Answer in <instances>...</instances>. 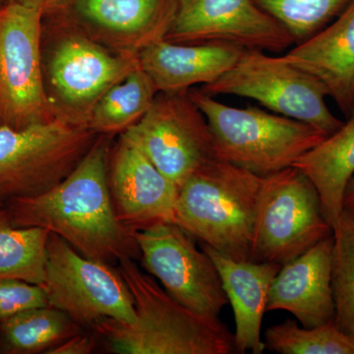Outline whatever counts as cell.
<instances>
[{
	"mask_svg": "<svg viewBox=\"0 0 354 354\" xmlns=\"http://www.w3.org/2000/svg\"><path fill=\"white\" fill-rule=\"evenodd\" d=\"M111 136L99 135L82 162L39 196L4 205L16 227H39L62 237L88 259L120 262L140 255L132 232L114 211L108 180Z\"/></svg>",
	"mask_w": 354,
	"mask_h": 354,
	"instance_id": "6da1fadb",
	"label": "cell"
},
{
	"mask_svg": "<svg viewBox=\"0 0 354 354\" xmlns=\"http://www.w3.org/2000/svg\"><path fill=\"white\" fill-rule=\"evenodd\" d=\"M118 270L131 292L136 319L130 324L102 319L93 326L113 353H236L234 335L220 318L200 315L178 304L132 258L121 259Z\"/></svg>",
	"mask_w": 354,
	"mask_h": 354,
	"instance_id": "7a4b0ae2",
	"label": "cell"
},
{
	"mask_svg": "<svg viewBox=\"0 0 354 354\" xmlns=\"http://www.w3.org/2000/svg\"><path fill=\"white\" fill-rule=\"evenodd\" d=\"M41 64L55 120L84 127L102 95L140 66L139 55L111 50L57 14L44 16Z\"/></svg>",
	"mask_w": 354,
	"mask_h": 354,
	"instance_id": "3957f363",
	"label": "cell"
},
{
	"mask_svg": "<svg viewBox=\"0 0 354 354\" xmlns=\"http://www.w3.org/2000/svg\"><path fill=\"white\" fill-rule=\"evenodd\" d=\"M263 177L214 158L179 187L174 223L236 261H253Z\"/></svg>",
	"mask_w": 354,
	"mask_h": 354,
	"instance_id": "277c9868",
	"label": "cell"
},
{
	"mask_svg": "<svg viewBox=\"0 0 354 354\" xmlns=\"http://www.w3.org/2000/svg\"><path fill=\"white\" fill-rule=\"evenodd\" d=\"M188 94L208 121L215 158L259 176L292 167L328 136L302 121L256 106H228L200 88Z\"/></svg>",
	"mask_w": 354,
	"mask_h": 354,
	"instance_id": "5b68a950",
	"label": "cell"
},
{
	"mask_svg": "<svg viewBox=\"0 0 354 354\" xmlns=\"http://www.w3.org/2000/svg\"><path fill=\"white\" fill-rule=\"evenodd\" d=\"M99 135L59 120L0 127V201L39 196L82 162Z\"/></svg>",
	"mask_w": 354,
	"mask_h": 354,
	"instance_id": "8992f818",
	"label": "cell"
},
{
	"mask_svg": "<svg viewBox=\"0 0 354 354\" xmlns=\"http://www.w3.org/2000/svg\"><path fill=\"white\" fill-rule=\"evenodd\" d=\"M200 90L213 97L252 99L274 113L302 121L328 136L344 124L328 108L329 94L320 80L264 50H244L232 69Z\"/></svg>",
	"mask_w": 354,
	"mask_h": 354,
	"instance_id": "52a82bcc",
	"label": "cell"
},
{
	"mask_svg": "<svg viewBox=\"0 0 354 354\" xmlns=\"http://www.w3.org/2000/svg\"><path fill=\"white\" fill-rule=\"evenodd\" d=\"M334 234L315 185L295 167L263 177L253 261L285 265Z\"/></svg>",
	"mask_w": 354,
	"mask_h": 354,
	"instance_id": "ba28073f",
	"label": "cell"
},
{
	"mask_svg": "<svg viewBox=\"0 0 354 354\" xmlns=\"http://www.w3.org/2000/svg\"><path fill=\"white\" fill-rule=\"evenodd\" d=\"M43 21L39 9L0 6V127L22 129L55 120L44 88Z\"/></svg>",
	"mask_w": 354,
	"mask_h": 354,
	"instance_id": "9c48e42d",
	"label": "cell"
},
{
	"mask_svg": "<svg viewBox=\"0 0 354 354\" xmlns=\"http://www.w3.org/2000/svg\"><path fill=\"white\" fill-rule=\"evenodd\" d=\"M43 286L50 306L79 325L94 326L102 319L130 324L136 319L131 292L120 271L88 259L53 232L46 247Z\"/></svg>",
	"mask_w": 354,
	"mask_h": 354,
	"instance_id": "30bf717a",
	"label": "cell"
},
{
	"mask_svg": "<svg viewBox=\"0 0 354 354\" xmlns=\"http://www.w3.org/2000/svg\"><path fill=\"white\" fill-rule=\"evenodd\" d=\"M121 134L178 187L215 158L208 121L188 91L158 93L145 115Z\"/></svg>",
	"mask_w": 354,
	"mask_h": 354,
	"instance_id": "8fae6325",
	"label": "cell"
},
{
	"mask_svg": "<svg viewBox=\"0 0 354 354\" xmlns=\"http://www.w3.org/2000/svg\"><path fill=\"white\" fill-rule=\"evenodd\" d=\"M144 268L178 304L200 315L218 318L228 304L215 263L192 235L176 223L133 230Z\"/></svg>",
	"mask_w": 354,
	"mask_h": 354,
	"instance_id": "7c38bea8",
	"label": "cell"
},
{
	"mask_svg": "<svg viewBox=\"0 0 354 354\" xmlns=\"http://www.w3.org/2000/svg\"><path fill=\"white\" fill-rule=\"evenodd\" d=\"M165 39L177 44L225 43L281 53L295 39L254 0H176Z\"/></svg>",
	"mask_w": 354,
	"mask_h": 354,
	"instance_id": "4fadbf2b",
	"label": "cell"
},
{
	"mask_svg": "<svg viewBox=\"0 0 354 354\" xmlns=\"http://www.w3.org/2000/svg\"><path fill=\"white\" fill-rule=\"evenodd\" d=\"M176 10V0H69L53 14L111 50L139 55L165 39Z\"/></svg>",
	"mask_w": 354,
	"mask_h": 354,
	"instance_id": "5bb4252c",
	"label": "cell"
},
{
	"mask_svg": "<svg viewBox=\"0 0 354 354\" xmlns=\"http://www.w3.org/2000/svg\"><path fill=\"white\" fill-rule=\"evenodd\" d=\"M108 180L116 216L130 230L176 221L178 186L122 134L109 152Z\"/></svg>",
	"mask_w": 354,
	"mask_h": 354,
	"instance_id": "9a60e30c",
	"label": "cell"
},
{
	"mask_svg": "<svg viewBox=\"0 0 354 354\" xmlns=\"http://www.w3.org/2000/svg\"><path fill=\"white\" fill-rule=\"evenodd\" d=\"M333 250L334 234L281 266L272 281L267 312L283 310L305 328L334 322Z\"/></svg>",
	"mask_w": 354,
	"mask_h": 354,
	"instance_id": "2e32d148",
	"label": "cell"
},
{
	"mask_svg": "<svg viewBox=\"0 0 354 354\" xmlns=\"http://www.w3.org/2000/svg\"><path fill=\"white\" fill-rule=\"evenodd\" d=\"M283 58L320 80L348 118L354 111V0L330 24Z\"/></svg>",
	"mask_w": 354,
	"mask_h": 354,
	"instance_id": "e0dca14e",
	"label": "cell"
},
{
	"mask_svg": "<svg viewBox=\"0 0 354 354\" xmlns=\"http://www.w3.org/2000/svg\"><path fill=\"white\" fill-rule=\"evenodd\" d=\"M243 51L232 44H177L162 39L140 51L139 62L158 93H180L215 82Z\"/></svg>",
	"mask_w": 354,
	"mask_h": 354,
	"instance_id": "ac0fdd59",
	"label": "cell"
},
{
	"mask_svg": "<svg viewBox=\"0 0 354 354\" xmlns=\"http://www.w3.org/2000/svg\"><path fill=\"white\" fill-rule=\"evenodd\" d=\"M202 249L215 263L228 304L234 310L236 353L262 354L263 317L267 312L272 281L281 265L256 261H236L202 243Z\"/></svg>",
	"mask_w": 354,
	"mask_h": 354,
	"instance_id": "d6986e66",
	"label": "cell"
},
{
	"mask_svg": "<svg viewBox=\"0 0 354 354\" xmlns=\"http://www.w3.org/2000/svg\"><path fill=\"white\" fill-rule=\"evenodd\" d=\"M292 167L315 185L334 230L344 212L346 187L354 176V111L339 130L305 153Z\"/></svg>",
	"mask_w": 354,
	"mask_h": 354,
	"instance_id": "ffe728a7",
	"label": "cell"
},
{
	"mask_svg": "<svg viewBox=\"0 0 354 354\" xmlns=\"http://www.w3.org/2000/svg\"><path fill=\"white\" fill-rule=\"evenodd\" d=\"M158 93L140 65L102 95L91 113L88 128L95 134L109 136L127 131L145 115Z\"/></svg>",
	"mask_w": 354,
	"mask_h": 354,
	"instance_id": "44dd1931",
	"label": "cell"
},
{
	"mask_svg": "<svg viewBox=\"0 0 354 354\" xmlns=\"http://www.w3.org/2000/svg\"><path fill=\"white\" fill-rule=\"evenodd\" d=\"M79 326L62 310L53 306L37 307L0 322V334L9 353H46L80 334Z\"/></svg>",
	"mask_w": 354,
	"mask_h": 354,
	"instance_id": "7402d4cb",
	"label": "cell"
},
{
	"mask_svg": "<svg viewBox=\"0 0 354 354\" xmlns=\"http://www.w3.org/2000/svg\"><path fill=\"white\" fill-rule=\"evenodd\" d=\"M50 230L16 227L4 206L0 208V279H21L44 286Z\"/></svg>",
	"mask_w": 354,
	"mask_h": 354,
	"instance_id": "603a6c76",
	"label": "cell"
},
{
	"mask_svg": "<svg viewBox=\"0 0 354 354\" xmlns=\"http://www.w3.org/2000/svg\"><path fill=\"white\" fill-rule=\"evenodd\" d=\"M264 342L266 349L279 354H354V339L334 322L305 328L288 319L266 330Z\"/></svg>",
	"mask_w": 354,
	"mask_h": 354,
	"instance_id": "cb8c5ba5",
	"label": "cell"
},
{
	"mask_svg": "<svg viewBox=\"0 0 354 354\" xmlns=\"http://www.w3.org/2000/svg\"><path fill=\"white\" fill-rule=\"evenodd\" d=\"M332 288L335 325L354 339V213L348 209L334 228Z\"/></svg>",
	"mask_w": 354,
	"mask_h": 354,
	"instance_id": "d4e9b609",
	"label": "cell"
},
{
	"mask_svg": "<svg viewBox=\"0 0 354 354\" xmlns=\"http://www.w3.org/2000/svg\"><path fill=\"white\" fill-rule=\"evenodd\" d=\"M266 13L302 43L320 32L342 12L351 0H254Z\"/></svg>",
	"mask_w": 354,
	"mask_h": 354,
	"instance_id": "484cf974",
	"label": "cell"
},
{
	"mask_svg": "<svg viewBox=\"0 0 354 354\" xmlns=\"http://www.w3.org/2000/svg\"><path fill=\"white\" fill-rule=\"evenodd\" d=\"M50 306L43 286L21 279H0V322L25 310Z\"/></svg>",
	"mask_w": 354,
	"mask_h": 354,
	"instance_id": "4316f807",
	"label": "cell"
},
{
	"mask_svg": "<svg viewBox=\"0 0 354 354\" xmlns=\"http://www.w3.org/2000/svg\"><path fill=\"white\" fill-rule=\"evenodd\" d=\"M95 339L91 335L77 334L46 351L48 354H88L95 348Z\"/></svg>",
	"mask_w": 354,
	"mask_h": 354,
	"instance_id": "83f0119b",
	"label": "cell"
},
{
	"mask_svg": "<svg viewBox=\"0 0 354 354\" xmlns=\"http://www.w3.org/2000/svg\"><path fill=\"white\" fill-rule=\"evenodd\" d=\"M69 0H6V2H15L22 6L39 9L44 16L57 12Z\"/></svg>",
	"mask_w": 354,
	"mask_h": 354,
	"instance_id": "f1b7e54d",
	"label": "cell"
},
{
	"mask_svg": "<svg viewBox=\"0 0 354 354\" xmlns=\"http://www.w3.org/2000/svg\"><path fill=\"white\" fill-rule=\"evenodd\" d=\"M344 209H348V211L354 213V176L349 181L348 187H346V194H344Z\"/></svg>",
	"mask_w": 354,
	"mask_h": 354,
	"instance_id": "f546056e",
	"label": "cell"
},
{
	"mask_svg": "<svg viewBox=\"0 0 354 354\" xmlns=\"http://www.w3.org/2000/svg\"><path fill=\"white\" fill-rule=\"evenodd\" d=\"M6 0H0V6H1V4L6 3Z\"/></svg>",
	"mask_w": 354,
	"mask_h": 354,
	"instance_id": "4dcf8cb0",
	"label": "cell"
},
{
	"mask_svg": "<svg viewBox=\"0 0 354 354\" xmlns=\"http://www.w3.org/2000/svg\"><path fill=\"white\" fill-rule=\"evenodd\" d=\"M4 206V204L3 203H2L1 201H0V208H2V207Z\"/></svg>",
	"mask_w": 354,
	"mask_h": 354,
	"instance_id": "1f68e13d",
	"label": "cell"
}]
</instances>
